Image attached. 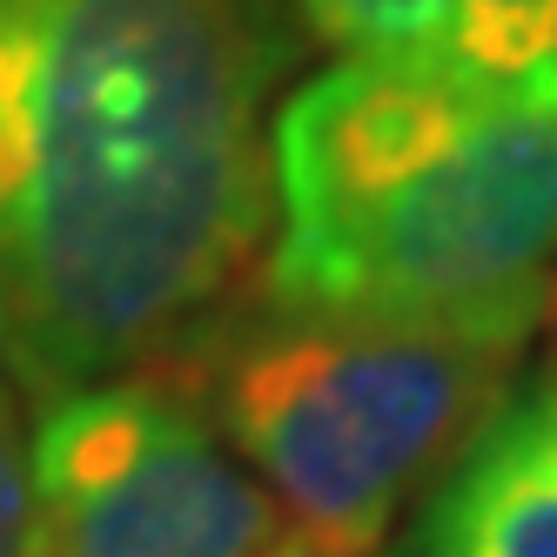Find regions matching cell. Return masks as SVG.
<instances>
[{
	"label": "cell",
	"mask_w": 557,
	"mask_h": 557,
	"mask_svg": "<svg viewBox=\"0 0 557 557\" xmlns=\"http://www.w3.org/2000/svg\"><path fill=\"white\" fill-rule=\"evenodd\" d=\"M296 0H0V376L169 363L262 275Z\"/></svg>",
	"instance_id": "6da1fadb"
},
{
	"label": "cell",
	"mask_w": 557,
	"mask_h": 557,
	"mask_svg": "<svg viewBox=\"0 0 557 557\" xmlns=\"http://www.w3.org/2000/svg\"><path fill=\"white\" fill-rule=\"evenodd\" d=\"M262 302L315 323L531 343L557 289V74L330 61L269 128Z\"/></svg>",
	"instance_id": "7a4b0ae2"
},
{
	"label": "cell",
	"mask_w": 557,
	"mask_h": 557,
	"mask_svg": "<svg viewBox=\"0 0 557 557\" xmlns=\"http://www.w3.org/2000/svg\"><path fill=\"white\" fill-rule=\"evenodd\" d=\"M524 343L243 309L154 363L195 396L315 557H376L484 423Z\"/></svg>",
	"instance_id": "3957f363"
},
{
	"label": "cell",
	"mask_w": 557,
	"mask_h": 557,
	"mask_svg": "<svg viewBox=\"0 0 557 557\" xmlns=\"http://www.w3.org/2000/svg\"><path fill=\"white\" fill-rule=\"evenodd\" d=\"M34 557H283L289 517L162 370L41 404Z\"/></svg>",
	"instance_id": "277c9868"
},
{
	"label": "cell",
	"mask_w": 557,
	"mask_h": 557,
	"mask_svg": "<svg viewBox=\"0 0 557 557\" xmlns=\"http://www.w3.org/2000/svg\"><path fill=\"white\" fill-rule=\"evenodd\" d=\"M376 557H557V363L510 383Z\"/></svg>",
	"instance_id": "5b68a950"
},
{
	"label": "cell",
	"mask_w": 557,
	"mask_h": 557,
	"mask_svg": "<svg viewBox=\"0 0 557 557\" xmlns=\"http://www.w3.org/2000/svg\"><path fill=\"white\" fill-rule=\"evenodd\" d=\"M296 21L336 61H404L450 48V0H296Z\"/></svg>",
	"instance_id": "8992f818"
},
{
	"label": "cell",
	"mask_w": 557,
	"mask_h": 557,
	"mask_svg": "<svg viewBox=\"0 0 557 557\" xmlns=\"http://www.w3.org/2000/svg\"><path fill=\"white\" fill-rule=\"evenodd\" d=\"M444 54L491 82L557 74V0H450Z\"/></svg>",
	"instance_id": "52a82bcc"
},
{
	"label": "cell",
	"mask_w": 557,
	"mask_h": 557,
	"mask_svg": "<svg viewBox=\"0 0 557 557\" xmlns=\"http://www.w3.org/2000/svg\"><path fill=\"white\" fill-rule=\"evenodd\" d=\"M0 557H34V463L8 376H0Z\"/></svg>",
	"instance_id": "ba28073f"
},
{
	"label": "cell",
	"mask_w": 557,
	"mask_h": 557,
	"mask_svg": "<svg viewBox=\"0 0 557 557\" xmlns=\"http://www.w3.org/2000/svg\"><path fill=\"white\" fill-rule=\"evenodd\" d=\"M283 557H315V550H309L302 537H289V550H283Z\"/></svg>",
	"instance_id": "9c48e42d"
}]
</instances>
